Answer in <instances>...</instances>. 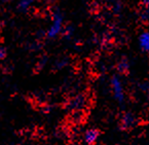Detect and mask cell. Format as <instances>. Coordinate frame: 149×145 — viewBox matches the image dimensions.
I'll list each match as a JSON object with an SVG mask.
<instances>
[{
    "label": "cell",
    "instance_id": "cell-1",
    "mask_svg": "<svg viewBox=\"0 0 149 145\" xmlns=\"http://www.w3.org/2000/svg\"><path fill=\"white\" fill-rule=\"evenodd\" d=\"M110 88H111L112 95H113L115 101L118 103H123L125 99V92L120 77L116 76V75L112 76L111 80H110Z\"/></svg>",
    "mask_w": 149,
    "mask_h": 145
},
{
    "label": "cell",
    "instance_id": "cell-2",
    "mask_svg": "<svg viewBox=\"0 0 149 145\" xmlns=\"http://www.w3.org/2000/svg\"><path fill=\"white\" fill-rule=\"evenodd\" d=\"M64 28V24H63V18L59 13H54L53 19H52L51 25L47 29V37L49 38H57L60 34L62 33Z\"/></svg>",
    "mask_w": 149,
    "mask_h": 145
},
{
    "label": "cell",
    "instance_id": "cell-3",
    "mask_svg": "<svg viewBox=\"0 0 149 145\" xmlns=\"http://www.w3.org/2000/svg\"><path fill=\"white\" fill-rule=\"evenodd\" d=\"M99 138H100V132L97 129H94V128L86 129L84 132V135H82V141L86 145L96 144L98 142Z\"/></svg>",
    "mask_w": 149,
    "mask_h": 145
},
{
    "label": "cell",
    "instance_id": "cell-4",
    "mask_svg": "<svg viewBox=\"0 0 149 145\" xmlns=\"http://www.w3.org/2000/svg\"><path fill=\"white\" fill-rule=\"evenodd\" d=\"M137 123V117L135 116V114L127 112L121 116L120 119V125L123 130H130L132 128H134Z\"/></svg>",
    "mask_w": 149,
    "mask_h": 145
},
{
    "label": "cell",
    "instance_id": "cell-5",
    "mask_svg": "<svg viewBox=\"0 0 149 145\" xmlns=\"http://www.w3.org/2000/svg\"><path fill=\"white\" fill-rule=\"evenodd\" d=\"M139 46L145 53H149V31H143L139 36Z\"/></svg>",
    "mask_w": 149,
    "mask_h": 145
},
{
    "label": "cell",
    "instance_id": "cell-6",
    "mask_svg": "<svg viewBox=\"0 0 149 145\" xmlns=\"http://www.w3.org/2000/svg\"><path fill=\"white\" fill-rule=\"evenodd\" d=\"M141 19L149 23V0H141Z\"/></svg>",
    "mask_w": 149,
    "mask_h": 145
},
{
    "label": "cell",
    "instance_id": "cell-7",
    "mask_svg": "<svg viewBox=\"0 0 149 145\" xmlns=\"http://www.w3.org/2000/svg\"><path fill=\"white\" fill-rule=\"evenodd\" d=\"M35 0H19V3H18V7L20 10L23 11H26L30 8L31 6L33 5Z\"/></svg>",
    "mask_w": 149,
    "mask_h": 145
},
{
    "label": "cell",
    "instance_id": "cell-8",
    "mask_svg": "<svg viewBox=\"0 0 149 145\" xmlns=\"http://www.w3.org/2000/svg\"><path fill=\"white\" fill-rule=\"evenodd\" d=\"M117 69H118L119 72H125L129 69V63L125 60H121L117 65Z\"/></svg>",
    "mask_w": 149,
    "mask_h": 145
},
{
    "label": "cell",
    "instance_id": "cell-9",
    "mask_svg": "<svg viewBox=\"0 0 149 145\" xmlns=\"http://www.w3.org/2000/svg\"><path fill=\"white\" fill-rule=\"evenodd\" d=\"M5 57H6V51H5V48L0 47V61L5 59Z\"/></svg>",
    "mask_w": 149,
    "mask_h": 145
},
{
    "label": "cell",
    "instance_id": "cell-10",
    "mask_svg": "<svg viewBox=\"0 0 149 145\" xmlns=\"http://www.w3.org/2000/svg\"><path fill=\"white\" fill-rule=\"evenodd\" d=\"M0 1H2V2H6V1H8V0H0Z\"/></svg>",
    "mask_w": 149,
    "mask_h": 145
}]
</instances>
